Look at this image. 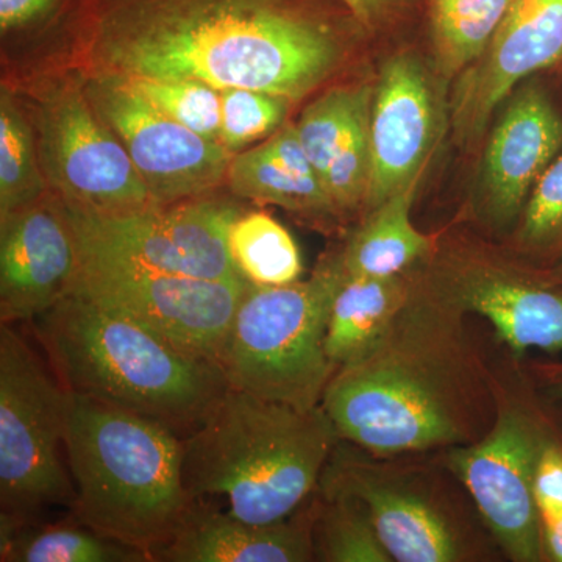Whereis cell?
<instances>
[{"label":"cell","instance_id":"24","mask_svg":"<svg viewBox=\"0 0 562 562\" xmlns=\"http://www.w3.org/2000/svg\"><path fill=\"white\" fill-rule=\"evenodd\" d=\"M228 250L247 283L284 286L301 280V250L291 233L261 211L241 213L228 233Z\"/></svg>","mask_w":562,"mask_h":562},{"label":"cell","instance_id":"23","mask_svg":"<svg viewBox=\"0 0 562 562\" xmlns=\"http://www.w3.org/2000/svg\"><path fill=\"white\" fill-rule=\"evenodd\" d=\"M227 183L239 198L272 203L303 216L325 217L339 213L319 177L290 171L273 160L262 146L233 157Z\"/></svg>","mask_w":562,"mask_h":562},{"label":"cell","instance_id":"17","mask_svg":"<svg viewBox=\"0 0 562 562\" xmlns=\"http://www.w3.org/2000/svg\"><path fill=\"white\" fill-rule=\"evenodd\" d=\"M441 295L461 313L490 322L516 357L531 349L562 353V290L539 271L468 262L453 269Z\"/></svg>","mask_w":562,"mask_h":562},{"label":"cell","instance_id":"10","mask_svg":"<svg viewBox=\"0 0 562 562\" xmlns=\"http://www.w3.org/2000/svg\"><path fill=\"white\" fill-rule=\"evenodd\" d=\"M85 91L131 155L154 205L203 198L227 179L235 154L162 114L121 77L94 76Z\"/></svg>","mask_w":562,"mask_h":562},{"label":"cell","instance_id":"18","mask_svg":"<svg viewBox=\"0 0 562 562\" xmlns=\"http://www.w3.org/2000/svg\"><path fill=\"white\" fill-rule=\"evenodd\" d=\"M562 147V117L546 90L514 92L484 150L483 191L495 221H513Z\"/></svg>","mask_w":562,"mask_h":562},{"label":"cell","instance_id":"32","mask_svg":"<svg viewBox=\"0 0 562 562\" xmlns=\"http://www.w3.org/2000/svg\"><path fill=\"white\" fill-rule=\"evenodd\" d=\"M535 501L543 520L562 514V443L553 439L543 447L535 473Z\"/></svg>","mask_w":562,"mask_h":562},{"label":"cell","instance_id":"30","mask_svg":"<svg viewBox=\"0 0 562 562\" xmlns=\"http://www.w3.org/2000/svg\"><path fill=\"white\" fill-rule=\"evenodd\" d=\"M124 80L172 121L203 138L220 140L222 95L216 88L195 80Z\"/></svg>","mask_w":562,"mask_h":562},{"label":"cell","instance_id":"31","mask_svg":"<svg viewBox=\"0 0 562 562\" xmlns=\"http://www.w3.org/2000/svg\"><path fill=\"white\" fill-rule=\"evenodd\" d=\"M221 95L220 143L232 154L279 131L291 103L280 95L244 88L222 90Z\"/></svg>","mask_w":562,"mask_h":562},{"label":"cell","instance_id":"37","mask_svg":"<svg viewBox=\"0 0 562 562\" xmlns=\"http://www.w3.org/2000/svg\"><path fill=\"white\" fill-rule=\"evenodd\" d=\"M541 272V271H539ZM543 279L549 280L550 283L554 284V286L560 288L562 290V262L553 268L552 271L541 272Z\"/></svg>","mask_w":562,"mask_h":562},{"label":"cell","instance_id":"35","mask_svg":"<svg viewBox=\"0 0 562 562\" xmlns=\"http://www.w3.org/2000/svg\"><path fill=\"white\" fill-rule=\"evenodd\" d=\"M543 554L549 560L562 562V514L542 522Z\"/></svg>","mask_w":562,"mask_h":562},{"label":"cell","instance_id":"5","mask_svg":"<svg viewBox=\"0 0 562 562\" xmlns=\"http://www.w3.org/2000/svg\"><path fill=\"white\" fill-rule=\"evenodd\" d=\"M66 457L77 522L143 550L151 561L192 503L184 490L179 432L70 392Z\"/></svg>","mask_w":562,"mask_h":562},{"label":"cell","instance_id":"6","mask_svg":"<svg viewBox=\"0 0 562 562\" xmlns=\"http://www.w3.org/2000/svg\"><path fill=\"white\" fill-rule=\"evenodd\" d=\"M344 273L339 254L308 280L247 284L220 358L233 390L299 409L321 406L336 372L325 353V330Z\"/></svg>","mask_w":562,"mask_h":562},{"label":"cell","instance_id":"36","mask_svg":"<svg viewBox=\"0 0 562 562\" xmlns=\"http://www.w3.org/2000/svg\"><path fill=\"white\" fill-rule=\"evenodd\" d=\"M542 375L543 384L550 394L562 401V362L543 366Z\"/></svg>","mask_w":562,"mask_h":562},{"label":"cell","instance_id":"16","mask_svg":"<svg viewBox=\"0 0 562 562\" xmlns=\"http://www.w3.org/2000/svg\"><path fill=\"white\" fill-rule=\"evenodd\" d=\"M339 443L322 473V494L357 498L392 561L461 560L462 543L442 512L405 483L384 479L379 468L350 457Z\"/></svg>","mask_w":562,"mask_h":562},{"label":"cell","instance_id":"15","mask_svg":"<svg viewBox=\"0 0 562 562\" xmlns=\"http://www.w3.org/2000/svg\"><path fill=\"white\" fill-rule=\"evenodd\" d=\"M436 135L438 110L427 72L408 55L391 58L373 88L369 209L420 180Z\"/></svg>","mask_w":562,"mask_h":562},{"label":"cell","instance_id":"19","mask_svg":"<svg viewBox=\"0 0 562 562\" xmlns=\"http://www.w3.org/2000/svg\"><path fill=\"white\" fill-rule=\"evenodd\" d=\"M301 509L280 522L261 525L244 522L203 502H192L179 530L151 554V561H314V508L306 513Z\"/></svg>","mask_w":562,"mask_h":562},{"label":"cell","instance_id":"4","mask_svg":"<svg viewBox=\"0 0 562 562\" xmlns=\"http://www.w3.org/2000/svg\"><path fill=\"white\" fill-rule=\"evenodd\" d=\"M339 441L322 406L299 409L228 387L184 435V490L191 502L221 497L222 512L244 522H280L319 487Z\"/></svg>","mask_w":562,"mask_h":562},{"label":"cell","instance_id":"33","mask_svg":"<svg viewBox=\"0 0 562 562\" xmlns=\"http://www.w3.org/2000/svg\"><path fill=\"white\" fill-rule=\"evenodd\" d=\"M79 0H0V31L10 35L36 27L58 16L66 9H76Z\"/></svg>","mask_w":562,"mask_h":562},{"label":"cell","instance_id":"13","mask_svg":"<svg viewBox=\"0 0 562 562\" xmlns=\"http://www.w3.org/2000/svg\"><path fill=\"white\" fill-rule=\"evenodd\" d=\"M562 61V0H512L483 54L454 87L457 138L473 143L495 109L531 74Z\"/></svg>","mask_w":562,"mask_h":562},{"label":"cell","instance_id":"25","mask_svg":"<svg viewBox=\"0 0 562 562\" xmlns=\"http://www.w3.org/2000/svg\"><path fill=\"white\" fill-rule=\"evenodd\" d=\"M512 0H428L432 46L446 76H460L483 50Z\"/></svg>","mask_w":562,"mask_h":562},{"label":"cell","instance_id":"28","mask_svg":"<svg viewBox=\"0 0 562 562\" xmlns=\"http://www.w3.org/2000/svg\"><path fill=\"white\" fill-rule=\"evenodd\" d=\"M325 503L314 508V558L328 562H391L373 530L368 512L357 498L324 494Z\"/></svg>","mask_w":562,"mask_h":562},{"label":"cell","instance_id":"34","mask_svg":"<svg viewBox=\"0 0 562 562\" xmlns=\"http://www.w3.org/2000/svg\"><path fill=\"white\" fill-rule=\"evenodd\" d=\"M357 24L366 31H376L402 13L412 0H339Z\"/></svg>","mask_w":562,"mask_h":562},{"label":"cell","instance_id":"3","mask_svg":"<svg viewBox=\"0 0 562 562\" xmlns=\"http://www.w3.org/2000/svg\"><path fill=\"white\" fill-rule=\"evenodd\" d=\"M33 324L66 390L161 422L179 435L198 428L231 387L220 362L173 346L79 290Z\"/></svg>","mask_w":562,"mask_h":562},{"label":"cell","instance_id":"20","mask_svg":"<svg viewBox=\"0 0 562 562\" xmlns=\"http://www.w3.org/2000/svg\"><path fill=\"white\" fill-rule=\"evenodd\" d=\"M413 295L403 276L344 273L325 330V353L336 371L371 353Z\"/></svg>","mask_w":562,"mask_h":562},{"label":"cell","instance_id":"9","mask_svg":"<svg viewBox=\"0 0 562 562\" xmlns=\"http://www.w3.org/2000/svg\"><path fill=\"white\" fill-rule=\"evenodd\" d=\"M550 428L519 406H502L480 441L453 447L450 469L506 554L517 562L543 560L542 519L535 501V473Z\"/></svg>","mask_w":562,"mask_h":562},{"label":"cell","instance_id":"26","mask_svg":"<svg viewBox=\"0 0 562 562\" xmlns=\"http://www.w3.org/2000/svg\"><path fill=\"white\" fill-rule=\"evenodd\" d=\"M46 195L38 144L10 92L0 98V220Z\"/></svg>","mask_w":562,"mask_h":562},{"label":"cell","instance_id":"27","mask_svg":"<svg viewBox=\"0 0 562 562\" xmlns=\"http://www.w3.org/2000/svg\"><path fill=\"white\" fill-rule=\"evenodd\" d=\"M372 95L369 87L333 88L303 111L295 128L321 181L358 122L371 113Z\"/></svg>","mask_w":562,"mask_h":562},{"label":"cell","instance_id":"2","mask_svg":"<svg viewBox=\"0 0 562 562\" xmlns=\"http://www.w3.org/2000/svg\"><path fill=\"white\" fill-rule=\"evenodd\" d=\"M460 314L412 295L379 346L335 372L321 406L341 441L379 458L471 441Z\"/></svg>","mask_w":562,"mask_h":562},{"label":"cell","instance_id":"7","mask_svg":"<svg viewBox=\"0 0 562 562\" xmlns=\"http://www.w3.org/2000/svg\"><path fill=\"white\" fill-rule=\"evenodd\" d=\"M70 392L24 338L0 328V503L25 520L54 505L72 508L66 457Z\"/></svg>","mask_w":562,"mask_h":562},{"label":"cell","instance_id":"1","mask_svg":"<svg viewBox=\"0 0 562 562\" xmlns=\"http://www.w3.org/2000/svg\"><path fill=\"white\" fill-rule=\"evenodd\" d=\"M94 76L195 80L299 101L341 61L322 0H79Z\"/></svg>","mask_w":562,"mask_h":562},{"label":"cell","instance_id":"22","mask_svg":"<svg viewBox=\"0 0 562 562\" xmlns=\"http://www.w3.org/2000/svg\"><path fill=\"white\" fill-rule=\"evenodd\" d=\"M2 561L9 562H143L149 554L106 538L87 525L24 527L22 520L2 516Z\"/></svg>","mask_w":562,"mask_h":562},{"label":"cell","instance_id":"21","mask_svg":"<svg viewBox=\"0 0 562 562\" xmlns=\"http://www.w3.org/2000/svg\"><path fill=\"white\" fill-rule=\"evenodd\" d=\"M417 183L395 192L371 209V214L351 236L341 254L344 271L350 276H403L431 249V239L412 221Z\"/></svg>","mask_w":562,"mask_h":562},{"label":"cell","instance_id":"12","mask_svg":"<svg viewBox=\"0 0 562 562\" xmlns=\"http://www.w3.org/2000/svg\"><path fill=\"white\" fill-rule=\"evenodd\" d=\"M247 284L80 262L72 290L131 314L180 349L220 362Z\"/></svg>","mask_w":562,"mask_h":562},{"label":"cell","instance_id":"29","mask_svg":"<svg viewBox=\"0 0 562 562\" xmlns=\"http://www.w3.org/2000/svg\"><path fill=\"white\" fill-rule=\"evenodd\" d=\"M517 244L552 271L562 262V151L542 173L525 203Z\"/></svg>","mask_w":562,"mask_h":562},{"label":"cell","instance_id":"8","mask_svg":"<svg viewBox=\"0 0 562 562\" xmlns=\"http://www.w3.org/2000/svg\"><path fill=\"white\" fill-rule=\"evenodd\" d=\"M61 205L80 262L191 279L244 280L228 250V233L243 211L227 199L203 195L122 211L88 210L65 201Z\"/></svg>","mask_w":562,"mask_h":562},{"label":"cell","instance_id":"14","mask_svg":"<svg viewBox=\"0 0 562 562\" xmlns=\"http://www.w3.org/2000/svg\"><path fill=\"white\" fill-rule=\"evenodd\" d=\"M76 236L60 199L0 220V319L35 321L61 301L79 273Z\"/></svg>","mask_w":562,"mask_h":562},{"label":"cell","instance_id":"11","mask_svg":"<svg viewBox=\"0 0 562 562\" xmlns=\"http://www.w3.org/2000/svg\"><path fill=\"white\" fill-rule=\"evenodd\" d=\"M38 150L61 201L95 211L154 205L131 155L94 110L87 91L63 87L41 103Z\"/></svg>","mask_w":562,"mask_h":562}]
</instances>
